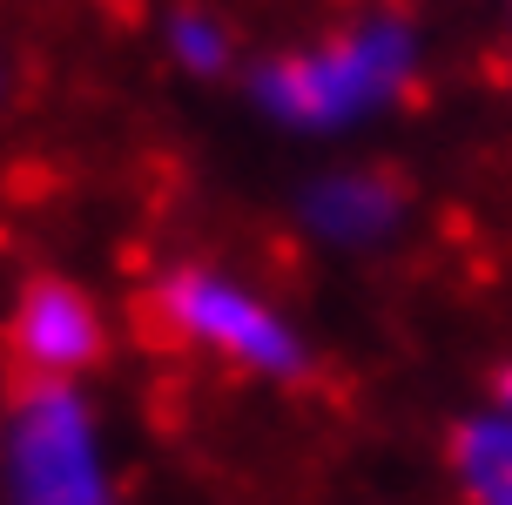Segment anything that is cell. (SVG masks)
Listing matches in <instances>:
<instances>
[{
  "label": "cell",
  "instance_id": "obj_1",
  "mask_svg": "<svg viewBox=\"0 0 512 505\" xmlns=\"http://www.w3.org/2000/svg\"><path fill=\"white\" fill-rule=\"evenodd\" d=\"M418 68H425L418 27L405 14L371 7V14L317 34L304 48L256 61L250 101L283 135H317L324 142V135H351V128L391 115L418 88Z\"/></svg>",
  "mask_w": 512,
  "mask_h": 505
},
{
  "label": "cell",
  "instance_id": "obj_2",
  "mask_svg": "<svg viewBox=\"0 0 512 505\" xmlns=\"http://www.w3.org/2000/svg\"><path fill=\"white\" fill-rule=\"evenodd\" d=\"M149 324L236 378L297 384L310 371V337L263 283L236 277L223 263H169L149 283Z\"/></svg>",
  "mask_w": 512,
  "mask_h": 505
},
{
  "label": "cell",
  "instance_id": "obj_3",
  "mask_svg": "<svg viewBox=\"0 0 512 505\" xmlns=\"http://www.w3.org/2000/svg\"><path fill=\"white\" fill-rule=\"evenodd\" d=\"M0 505H128L88 384H21L0 404Z\"/></svg>",
  "mask_w": 512,
  "mask_h": 505
},
{
  "label": "cell",
  "instance_id": "obj_4",
  "mask_svg": "<svg viewBox=\"0 0 512 505\" xmlns=\"http://www.w3.org/2000/svg\"><path fill=\"white\" fill-rule=\"evenodd\" d=\"M108 351V310L75 277H34L7 303V357L27 384H81Z\"/></svg>",
  "mask_w": 512,
  "mask_h": 505
},
{
  "label": "cell",
  "instance_id": "obj_5",
  "mask_svg": "<svg viewBox=\"0 0 512 505\" xmlns=\"http://www.w3.org/2000/svg\"><path fill=\"white\" fill-rule=\"evenodd\" d=\"M297 223H304V236L317 250H337V256L384 250L405 229V189L384 169L337 162V169H324V176H310L297 189Z\"/></svg>",
  "mask_w": 512,
  "mask_h": 505
},
{
  "label": "cell",
  "instance_id": "obj_6",
  "mask_svg": "<svg viewBox=\"0 0 512 505\" xmlns=\"http://www.w3.org/2000/svg\"><path fill=\"white\" fill-rule=\"evenodd\" d=\"M452 472L465 505H512V418L479 411L452 431Z\"/></svg>",
  "mask_w": 512,
  "mask_h": 505
},
{
  "label": "cell",
  "instance_id": "obj_7",
  "mask_svg": "<svg viewBox=\"0 0 512 505\" xmlns=\"http://www.w3.org/2000/svg\"><path fill=\"white\" fill-rule=\"evenodd\" d=\"M162 54H169L189 81H216V75H230V61H236V34H230V21L209 14V7H176V14L162 21Z\"/></svg>",
  "mask_w": 512,
  "mask_h": 505
},
{
  "label": "cell",
  "instance_id": "obj_8",
  "mask_svg": "<svg viewBox=\"0 0 512 505\" xmlns=\"http://www.w3.org/2000/svg\"><path fill=\"white\" fill-rule=\"evenodd\" d=\"M492 404H499V411H506V418H512V364H506V371H499V384H492Z\"/></svg>",
  "mask_w": 512,
  "mask_h": 505
},
{
  "label": "cell",
  "instance_id": "obj_9",
  "mask_svg": "<svg viewBox=\"0 0 512 505\" xmlns=\"http://www.w3.org/2000/svg\"><path fill=\"white\" fill-rule=\"evenodd\" d=\"M0 101H7V54H0Z\"/></svg>",
  "mask_w": 512,
  "mask_h": 505
}]
</instances>
